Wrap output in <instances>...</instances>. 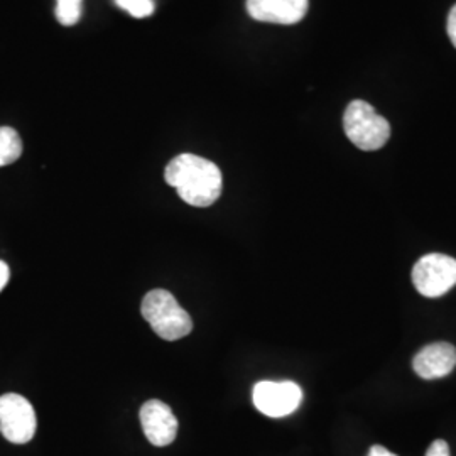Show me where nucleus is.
<instances>
[{
  "label": "nucleus",
  "mask_w": 456,
  "mask_h": 456,
  "mask_svg": "<svg viewBox=\"0 0 456 456\" xmlns=\"http://www.w3.org/2000/svg\"><path fill=\"white\" fill-rule=\"evenodd\" d=\"M36 412L31 403L19 394H4L0 397V433L16 444H26L36 435Z\"/></svg>",
  "instance_id": "nucleus-5"
},
{
  "label": "nucleus",
  "mask_w": 456,
  "mask_h": 456,
  "mask_svg": "<svg viewBox=\"0 0 456 456\" xmlns=\"http://www.w3.org/2000/svg\"><path fill=\"white\" fill-rule=\"evenodd\" d=\"M254 406L269 418H284L293 414L303 401V391L294 382L262 380L252 392Z\"/></svg>",
  "instance_id": "nucleus-6"
},
{
  "label": "nucleus",
  "mask_w": 456,
  "mask_h": 456,
  "mask_svg": "<svg viewBox=\"0 0 456 456\" xmlns=\"http://www.w3.org/2000/svg\"><path fill=\"white\" fill-rule=\"evenodd\" d=\"M412 282L426 297H440L456 286V259L443 254H429L416 262Z\"/></svg>",
  "instance_id": "nucleus-4"
},
{
  "label": "nucleus",
  "mask_w": 456,
  "mask_h": 456,
  "mask_svg": "<svg viewBox=\"0 0 456 456\" xmlns=\"http://www.w3.org/2000/svg\"><path fill=\"white\" fill-rule=\"evenodd\" d=\"M164 180L176 188L183 201L191 207L207 208L224 190V176L216 164L196 154H181L166 166Z\"/></svg>",
  "instance_id": "nucleus-1"
},
{
  "label": "nucleus",
  "mask_w": 456,
  "mask_h": 456,
  "mask_svg": "<svg viewBox=\"0 0 456 456\" xmlns=\"http://www.w3.org/2000/svg\"><path fill=\"white\" fill-rule=\"evenodd\" d=\"M456 367V348L452 343H433L412 360L414 372L426 380L446 377Z\"/></svg>",
  "instance_id": "nucleus-9"
},
{
  "label": "nucleus",
  "mask_w": 456,
  "mask_h": 456,
  "mask_svg": "<svg viewBox=\"0 0 456 456\" xmlns=\"http://www.w3.org/2000/svg\"><path fill=\"white\" fill-rule=\"evenodd\" d=\"M141 424L147 440L154 446H167L176 440L178 419L167 404L161 401H147L141 408Z\"/></svg>",
  "instance_id": "nucleus-7"
},
{
  "label": "nucleus",
  "mask_w": 456,
  "mask_h": 456,
  "mask_svg": "<svg viewBox=\"0 0 456 456\" xmlns=\"http://www.w3.org/2000/svg\"><path fill=\"white\" fill-rule=\"evenodd\" d=\"M115 4L135 19L152 16L156 9L152 0H115Z\"/></svg>",
  "instance_id": "nucleus-12"
},
{
  "label": "nucleus",
  "mask_w": 456,
  "mask_h": 456,
  "mask_svg": "<svg viewBox=\"0 0 456 456\" xmlns=\"http://www.w3.org/2000/svg\"><path fill=\"white\" fill-rule=\"evenodd\" d=\"M9 277H11V271H9V265L5 262L0 261V291L7 286L9 282Z\"/></svg>",
  "instance_id": "nucleus-15"
},
{
  "label": "nucleus",
  "mask_w": 456,
  "mask_h": 456,
  "mask_svg": "<svg viewBox=\"0 0 456 456\" xmlns=\"http://www.w3.org/2000/svg\"><path fill=\"white\" fill-rule=\"evenodd\" d=\"M369 456H397L391 453L389 450H386L384 446H372L370 448V452H369Z\"/></svg>",
  "instance_id": "nucleus-16"
},
{
  "label": "nucleus",
  "mask_w": 456,
  "mask_h": 456,
  "mask_svg": "<svg viewBox=\"0 0 456 456\" xmlns=\"http://www.w3.org/2000/svg\"><path fill=\"white\" fill-rule=\"evenodd\" d=\"M426 456H452L450 455V446H448L446 441H435V443L428 448Z\"/></svg>",
  "instance_id": "nucleus-13"
},
{
  "label": "nucleus",
  "mask_w": 456,
  "mask_h": 456,
  "mask_svg": "<svg viewBox=\"0 0 456 456\" xmlns=\"http://www.w3.org/2000/svg\"><path fill=\"white\" fill-rule=\"evenodd\" d=\"M310 0H247L248 16L261 22L291 26L303 20Z\"/></svg>",
  "instance_id": "nucleus-8"
},
{
  "label": "nucleus",
  "mask_w": 456,
  "mask_h": 456,
  "mask_svg": "<svg viewBox=\"0 0 456 456\" xmlns=\"http://www.w3.org/2000/svg\"><path fill=\"white\" fill-rule=\"evenodd\" d=\"M83 0H56V19L63 26H75L82 17Z\"/></svg>",
  "instance_id": "nucleus-11"
},
{
  "label": "nucleus",
  "mask_w": 456,
  "mask_h": 456,
  "mask_svg": "<svg viewBox=\"0 0 456 456\" xmlns=\"http://www.w3.org/2000/svg\"><path fill=\"white\" fill-rule=\"evenodd\" d=\"M448 36L456 48V5L450 11V16H448Z\"/></svg>",
  "instance_id": "nucleus-14"
},
{
  "label": "nucleus",
  "mask_w": 456,
  "mask_h": 456,
  "mask_svg": "<svg viewBox=\"0 0 456 456\" xmlns=\"http://www.w3.org/2000/svg\"><path fill=\"white\" fill-rule=\"evenodd\" d=\"M346 137L362 151H377L386 146L391 137V126L374 107L363 100L348 103L343 115Z\"/></svg>",
  "instance_id": "nucleus-3"
},
{
  "label": "nucleus",
  "mask_w": 456,
  "mask_h": 456,
  "mask_svg": "<svg viewBox=\"0 0 456 456\" xmlns=\"http://www.w3.org/2000/svg\"><path fill=\"white\" fill-rule=\"evenodd\" d=\"M22 154V141L12 127H0V167L16 163Z\"/></svg>",
  "instance_id": "nucleus-10"
},
{
  "label": "nucleus",
  "mask_w": 456,
  "mask_h": 456,
  "mask_svg": "<svg viewBox=\"0 0 456 456\" xmlns=\"http://www.w3.org/2000/svg\"><path fill=\"white\" fill-rule=\"evenodd\" d=\"M141 313L158 337L167 342L184 338L193 330L191 316L169 291L154 289L142 299Z\"/></svg>",
  "instance_id": "nucleus-2"
}]
</instances>
